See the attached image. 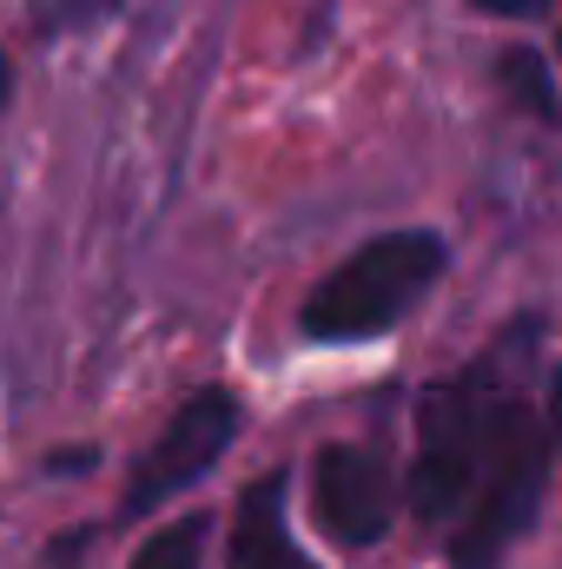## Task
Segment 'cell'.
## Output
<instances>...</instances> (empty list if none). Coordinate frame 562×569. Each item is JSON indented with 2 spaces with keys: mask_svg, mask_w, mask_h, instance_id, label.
Masks as SVG:
<instances>
[{
  "mask_svg": "<svg viewBox=\"0 0 562 569\" xmlns=\"http://www.w3.org/2000/svg\"><path fill=\"white\" fill-rule=\"evenodd\" d=\"M443 266H450V246L436 232H384V239L358 246L338 272H324L304 291L298 331L318 338V345L378 338V331H391L423 291L443 279Z\"/></svg>",
  "mask_w": 562,
  "mask_h": 569,
  "instance_id": "1",
  "label": "cell"
},
{
  "mask_svg": "<svg viewBox=\"0 0 562 569\" xmlns=\"http://www.w3.org/2000/svg\"><path fill=\"white\" fill-rule=\"evenodd\" d=\"M510 398H496L490 365L443 378L418 398V457H411V510L418 523H443L456 510H470L490 450H496V425H503Z\"/></svg>",
  "mask_w": 562,
  "mask_h": 569,
  "instance_id": "2",
  "label": "cell"
},
{
  "mask_svg": "<svg viewBox=\"0 0 562 569\" xmlns=\"http://www.w3.org/2000/svg\"><path fill=\"white\" fill-rule=\"evenodd\" d=\"M550 430L536 425L516 398L496 425V450H490V470L456 523V543H450V569H496L503 550L530 530L536 503H543V483H550Z\"/></svg>",
  "mask_w": 562,
  "mask_h": 569,
  "instance_id": "3",
  "label": "cell"
},
{
  "mask_svg": "<svg viewBox=\"0 0 562 569\" xmlns=\"http://www.w3.org/2000/svg\"><path fill=\"white\" fill-rule=\"evenodd\" d=\"M232 437H239V398H232L225 385L192 391V398L172 411V425L159 430V443L133 463L127 497H120V517H145V510H159L165 497L192 490V483L232 450Z\"/></svg>",
  "mask_w": 562,
  "mask_h": 569,
  "instance_id": "4",
  "label": "cell"
},
{
  "mask_svg": "<svg viewBox=\"0 0 562 569\" xmlns=\"http://www.w3.org/2000/svg\"><path fill=\"white\" fill-rule=\"evenodd\" d=\"M311 510L344 550H371V543H384L391 510H398L391 470L358 443H324L311 463Z\"/></svg>",
  "mask_w": 562,
  "mask_h": 569,
  "instance_id": "5",
  "label": "cell"
},
{
  "mask_svg": "<svg viewBox=\"0 0 562 569\" xmlns=\"http://www.w3.org/2000/svg\"><path fill=\"white\" fill-rule=\"evenodd\" d=\"M284 490L291 477L272 470L259 477L245 497H239V517H232V569H318L284 530Z\"/></svg>",
  "mask_w": 562,
  "mask_h": 569,
  "instance_id": "6",
  "label": "cell"
},
{
  "mask_svg": "<svg viewBox=\"0 0 562 569\" xmlns=\"http://www.w3.org/2000/svg\"><path fill=\"white\" fill-rule=\"evenodd\" d=\"M496 87H503L530 120H543V127H556L562 120L556 73H550V60H543L536 47H503V53H496Z\"/></svg>",
  "mask_w": 562,
  "mask_h": 569,
  "instance_id": "7",
  "label": "cell"
},
{
  "mask_svg": "<svg viewBox=\"0 0 562 569\" xmlns=\"http://www.w3.org/2000/svg\"><path fill=\"white\" fill-rule=\"evenodd\" d=\"M199 550H205V517H179L159 537H145L127 569H199Z\"/></svg>",
  "mask_w": 562,
  "mask_h": 569,
  "instance_id": "8",
  "label": "cell"
},
{
  "mask_svg": "<svg viewBox=\"0 0 562 569\" xmlns=\"http://www.w3.org/2000/svg\"><path fill=\"white\" fill-rule=\"evenodd\" d=\"M93 463H100V450H93V443H87V450H53V457H47V470H53V477H80V470H93Z\"/></svg>",
  "mask_w": 562,
  "mask_h": 569,
  "instance_id": "9",
  "label": "cell"
},
{
  "mask_svg": "<svg viewBox=\"0 0 562 569\" xmlns=\"http://www.w3.org/2000/svg\"><path fill=\"white\" fill-rule=\"evenodd\" d=\"M470 7H483V13H496V20H530V13H543L550 0H470Z\"/></svg>",
  "mask_w": 562,
  "mask_h": 569,
  "instance_id": "10",
  "label": "cell"
},
{
  "mask_svg": "<svg viewBox=\"0 0 562 569\" xmlns=\"http://www.w3.org/2000/svg\"><path fill=\"white\" fill-rule=\"evenodd\" d=\"M543 430H550V450L562 457V371L550 378V425H543Z\"/></svg>",
  "mask_w": 562,
  "mask_h": 569,
  "instance_id": "11",
  "label": "cell"
},
{
  "mask_svg": "<svg viewBox=\"0 0 562 569\" xmlns=\"http://www.w3.org/2000/svg\"><path fill=\"white\" fill-rule=\"evenodd\" d=\"M7 100H13V60H7V47H0V113H7Z\"/></svg>",
  "mask_w": 562,
  "mask_h": 569,
  "instance_id": "12",
  "label": "cell"
}]
</instances>
